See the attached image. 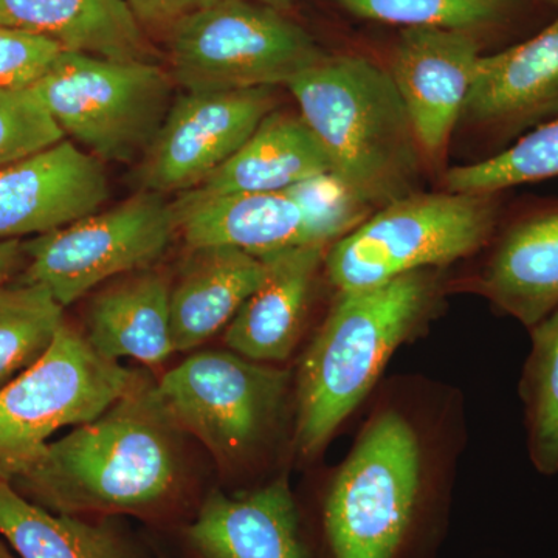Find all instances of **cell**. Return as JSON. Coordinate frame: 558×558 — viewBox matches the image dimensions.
<instances>
[{"mask_svg": "<svg viewBox=\"0 0 558 558\" xmlns=\"http://www.w3.org/2000/svg\"><path fill=\"white\" fill-rule=\"evenodd\" d=\"M325 558H425L439 513L424 450L405 414L381 410L362 429L319 506Z\"/></svg>", "mask_w": 558, "mask_h": 558, "instance_id": "3", "label": "cell"}, {"mask_svg": "<svg viewBox=\"0 0 558 558\" xmlns=\"http://www.w3.org/2000/svg\"><path fill=\"white\" fill-rule=\"evenodd\" d=\"M286 87L359 199L377 209L417 193L424 154L388 70L359 54H325Z\"/></svg>", "mask_w": 558, "mask_h": 558, "instance_id": "4", "label": "cell"}, {"mask_svg": "<svg viewBox=\"0 0 558 558\" xmlns=\"http://www.w3.org/2000/svg\"><path fill=\"white\" fill-rule=\"evenodd\" d=\"M498 194L417 193L377 208L333 242L326 274L339 292L449 266L478 252L497 231Z\"/></svg>", "mask_w": 558, "mask_h": 558, "instance_id": "5", "label": "cell"}, {"mask_svg": "<svg viewBox=\"0 0 558 558\" xmlns=\"http://www.w3.org/2000/svg\"><path fill=\"white\" fill-rule=\"evenodd\" d=\"M175 234L172 202L138 191L116 207L24 242L28 266L21 282L44 286L68 307L110 278L153 267Z\"/></svg>", "mask_w": 558, "mask_h": 558, "instance_id": "10", "label": "cell"}, {"mask_svg": "<svg viewBox=\"0 0 558 558\" xmlns=\"http://www.w3.org/2000/svg\"><path fill=\"white\" fill-rule=\"evenodd\" d=\"M64 326V307L49 289L0 284V388L49 351Z\"/></svg>", "mask_w": 558, "mask_h": 558, "instance_id": "25", "label": "cell"}, {"mask_svg": "<svg viewBox=\"0 0 558 558\" xmlns=\"http://www.w3.org/2000/svg\"><path fill=\"white\" fill-rule=\"evenodd\" d=\"M256 2L264 3V5L271 7L278 11L288 10L295 0H256Z\"/></svg>", "mask_w": 558, "mask_h": 558, "instance_id": "33", "label": "cell"}, {"mask_svg": "<svg viewBox=\"0 0 558 558\" xmlns=\"http://www.w3.org/2000/svg\"><path fill=\"white\" fill-rule=\"evenodd\" d=\"M180 435L157 381L138 374L105 413L50 442L10 484L40 508L65 515L153 512L182 486Z\"/></svg>", "mask_w": 558, "mask_h": 558, "instance_id": "1", "label": "cell"}, {"mask_svg": "<svg viewBox=\"0 0 558 558\" xmlns=\"http://www.w3.org/2000/svg\"><path fill=\"white\" fill-rule=\"evenodd\" d=\"M275 87L185 92L172 101L137 167L138 191L163 196L197 189L277 109Z\"/></svg>", "mask_w": 558, "mask_h": 558, "instance_id": "11", "label": "cell"}, {"mask_svg": "<svg viewBox=\"0 0 558 558\" xmlns=\"http://www.w3.org/2000/svg\"><path fill=\"white\" fill-rule=\"evenodd\" d=\"M140 24L172 25L215 0H123Z\"/></svg>", "mask_w": 558, "mask_h": 558, "instance_id": "31", "label": "cell"}, {"mask_svg": "<svg viewBox=\"0 0 558 558\" xmlns=\"http://www.w3.org/2000/svg\"><path fill=\"white\" fill-rule=\"evenodd\" d=\"M0 25L47 36L64 50L148 61L142 24L123 0H0Z\"/></svg>", "mask_w": 558, "mask_h": 558, "instance_id": "22", "label": "cell"}, {"mask_svg": "<svg viewBox=\"0 0 558 558\" xmlns=\"http://www.w3.org/2000/svg\"><path fill=\"white\" fill-rule=\"evenodd\" d=\"M178 233L190 248L234 247L256 256L317 245L303 209L286 191L226 196L179 194Z\"/></svg>", "mask_w": 558, "mask_h": 558, "instance_id": "18", "label": "cell"}, {"mask_svg": "<svg viewBox=\"0 0 558 558\" xmlns=\"http://www.w3.org/2000/svg\"><path fill=\"white\" fill-rule=\"evenodd\" d=\"M0 558H20L14 556L13 553L5 545H3L2 539H0Z\"/></svg>", "mask_w": 558, "mask_h": 558, "instance_id": "34", "label": "cell"}, {"mask_svg": "<svg viewBox=\"0 0 558 558\" xmlns=\"http://www.w3.org/2000/svg\"><path fill=\"white\" fill-rule=\"evenodd\" d=\"M109 193L105 163L62 140L0 170V241L69 226L98 211Z\"/></svg>", "mask_w": 558, "mask_h": 558, "instance_id": "13", "label": "cell"}, {"mask_svg": "<svg viewBox=\"0 0 558 558\" xmlns=\"http://www.w3.org/2000/svg\"><path fill=\"white\" fill-rule=\"evenodd\" d=\"M557 116L558 16L523 43L481 54L462 119L512 143Z\"/></svg>", "mask_w": 558, "mask_h": 558, "instance_id": "14", "label": "cell"}, {"mask_svg": "<svg viewBox=\"0 0 558 558\" xmlns=\"http://www.w3.org/2000/svg\"><path fill=\"white\" fill-rule=\"evenodd\" d=\"M360 20L403 28L480 32L502 27L526 9L529 0H333Z\"/></svg>", "mask_w": 558, "mask_h": 558, "instance_id": "27", "label": "cell"}, {"mask_svg": "<svg viewBox=\"0 0 558 558\" xmlns=\"http://www.w3.org/2000/svg\"><path fill=\"white\" fill-rule=\"evenodd\" d=\"M436 300L438 284L428 270L339 292L296 369L293 447L301 457L326 449L392 354L422 332Z\"/></svg>", "mask_w": 558, "mask_h": 558, "instance_id": "2", "label": "cell"}, {"mask_svg": "<svg viewBox=\"0 0 558 558\" xmlns=\"http://www.w3.org/2000/svg\"><path fill=\"white\" fill-rule=\"evenodd\" d=\"M480 58V40L470 32L403 28L400 33L388 72L428 160H439L446 153Z\"/></svg>", "mask_w": 558, "mask_h": 558, "instance_id": "12", "label": "cell"}, {"mask_svg": "<svg viewBox=\"0 0 558 558\" xmlns=\"http://www.w3.org/2000/svg\"><path fill=\"white\" fill-rule=\"evenodd\" d=\"M325 172H332L328 154L300 113L275 109L227 163L186 193H281Z\"/></svg>", "mask_w": 558, "mask_h": 558, "instance_id": "20", "label": "cell"}, {"mask_svg": "<svg viewBox=\"0 0 558 558\" xmlns=\"http://www.w3.org/2000/svg\"><path fill=\"white\" fill-rule=\"evenodd\" d=\"M138 374L102 357L64 323L49 351L0 388V481L24 475L61 428L105 413Z\"/></svg>", "mask_w": 558, "mask_h": 558, "instance_id": "9", "label": "cell"}, {"mask_svg": "<svg viewBox=\"0 0 558 558\" xmlns=\"http://www.w3.org/2000/svg\"><path fill=\"white\" fill-rule=\"evenodd\" d=\"M65 140L38 95L0 89V170Z\"/></svg>", "mask_w": 558, "mask_h": 558, "instance_id": "29", "label": "cell"}, {"mask_svg": "<svg viewBox=\"0 0 558 558\" xmlns=\"http://www.w3.org/2000/svg\"><path fill=\"white\" fill-rule=\"evenodd\" d=\"M0 535L20 558H131L112 529L54 513L0 481Z\"/></svg>", "mask_w": 558, "mask_h": 558, "instance_id": "23", "label": "cell"}, {"mask_svg": "<svg viewBox=\"0 0 558 558\" xmlns=\"http://www.w3.org/2000/svg\"><path fill=\"white\" fill-rule=\"evenodd\" d=\"M62 51L47 36L0 25V89H33Z\"/></svg>", "mask_w": 558, "mask_h": 558, "instance_id": "30", "label": "cell"}, {"mask_svg": "<svg viewBox=\"0 0 558 558\" xmlns=\"http://www.w3.org/2000/svg\"><path fill=\"white\" fill-rule=\"evenodd\" d=\"M328 248L304 245L263 256L267 277L227 326L226 347L259 363L288 360L303 336L315 278Z\"/></svg>", "mask_w": 558, "mask_h": 558, "instance_id": "17", "label": "cell"}, {"mask_svg": "<svg viewBox=\"0 0 558 558\" xmlns=\"http://www.w3.org/2000/svg\"><path fill=\"white\" fill-rule=\"evenodd\" d=\"M529 330L532 349L520 381L529 457L550 476L558 473V307Z\"/></svg>", "mask_w": 558, "mask_h": 558, "instance_id": "24", "label": "cell"}, {"mask_svg": "<svg viewBox=\"0 0 558 558\" xmlns=\"http://www.w3.org/2000/svg\"><path fill=\"white\" fill-rule=\"evenodd\" d=\"M267 277V260L234 247L191 248L171 286V337L175 352L193 351L227 329Z\"/></svg>", "mask_w": 558, "mask_h": 558, "instance_id": "19", "label": "cell"}, {"mask_svg": "<svg viewBox=\"0 0 558 558\" xmlns=\"http://www.w3.org/2000/svg\"><path fill=\"white\" fill-rule=\"evenodd\" d=\"M171 282L159 270L134 271L102 289L90 304L86 339L109 360L135 359L160 366L174 354Z\"/></svg>", "mask_w": 558, "mask_h": 558, "instance_id": "21", "label": "cell"}, {"mask_svg": "<svg viewBox=\"0 0 558 558\" xmlns=\"http://www.w3.org/2000/svg\"><path fill=\"white\" fill-rule=\"evenodd\" d=\"M189 539L202 558H310L286 476L247 494L213 492Z\"/></svg>", "mask_w": 558, "mask_h": 558, "instance_id": "16", "label": "cell"}, {"mask_svg": "<svg viewBox=\"0 0 558 558\" xmlns=\"http://www.w3.org/2000/svg\"><path fill=\"white\" fill-rule=\"evenodd\" d=\"M290 387L289 371L230 349L194 352L157 381L178 427L201 440L223 468H241L269 446Z\"/></svg>", "mask_w": 558, "mask_h": 558, "instance_id": "8", "label": "cell"}, {"mask_svg": "<svg viewBox=\"0 0 558 558\" xmlns=\"http://www.w3.org/2000/svg\"><path fill=\"white\" fill-rule=\"evenodd\" d=\"M286 193L303 209L315 244L323 247H330L373 215V208L333 172L303 180Z\"/></svg>", "mask_w": 558, "mask_h": 558, "instance_id": "28", "label": "cell"}, {"mask_svg": "<svg viewBox=\"0 0 558 558\" xmlns=\"http://www.w3.org/2000/svg\"><path fill=\"white\" fill-rule=\"evenodd\" d=\"M168 50L185 92L288 86L325 57L303 27L256 0H215L182 17Z\"/></svg>", "mask_w": 558, "mask_h": 558, "instance_id": "7", "label": "cell"}, {"mask_svg": "<svg viewBox=\"0 0 558 558\" xmlns=\"http://www.w3.org/2000/svg\"><path fill=\"white\" fill-rule=\"evenodd\" d=\"M170 72L150 61H120L64 50L33 87L64 135L95 159H142L174 97Z\"/></svg>", "mask_w": 558, "mask_h": 558, "instance_id": "6", "label": "cell"}, {"mask_svg": "<svg viewBox=\"0 0 558 558\" xmlns=\"http://www.w3.org/2000/svg\"><path fill=\"white\" fill-rule=\"evenodd\" d=\"M554 178H558V116L487 159L450 168L444 185L451 193L484 196Z\"/></svg>", "mask_w": 558, "mask_h": 558, "instance_id": "26", "label": "cell"}, {"mask_svg": "<svg viewBox=\"0 0 558 558\" xmlns=\"http://www.w3.org/2000/svg\"><path fill=\"white\" fill-rule=\"evenodd\" d=\"M25 259L24 242L21 240L0 241V284H5L11 275L20 269Z\"/></svg>", "mask_w": 558, "mask_h": 558, "instance_id": "32", "label": "cell"}, {"mask_svg": "<svg viewBox=\"0 0 558 558\" xmlns=\"http://www.w3.org/2000/svg\"><path fill=\"white\" fill-rule=\"evenodd\" d=\"M476 290L527 329L558 307V202H535L510 219Z\"/></svg>", "mask_w": 558, "mask_h": 558, "instance_id": "15", "label": "cell"}]
</instances>
